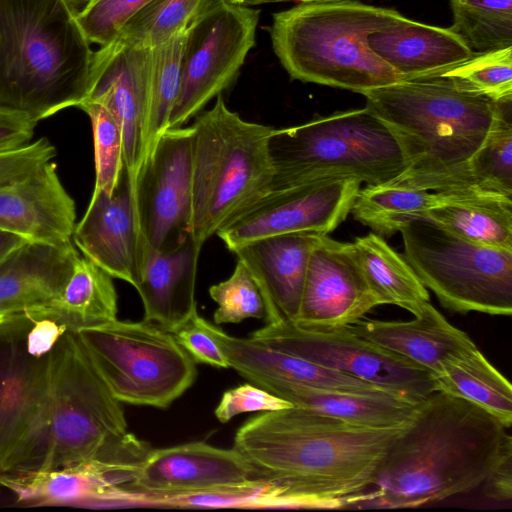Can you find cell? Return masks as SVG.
<instances>
[{"mask_svg": "<svg viewBox=\"0 0 512 512\" xmlns=\"http://www.w3.org/2000/svg\"><path fill=\"white\" fill-rule=\"evenodd\" d=\"M151 0H89L77 20L90 43L112 42L123 26Z\"/></svg>", "mask_w": 512, "mask_h": 512, "instance_id": "42", "label": "cell"}, {"mask_svg": "<svg viewBox=\"0 0 512 512\" xmlns=\"http://www.w3.org/2000/svg\"><path fill=\"white\" fill-rule=\"evenodd\" d=\"M260 10L210 0L187 28L180 91L169 128H181L236 78L255 45Z\"/></svg>", "mask_w": 512, "mask_h": 512, "instance_id": "12", "label": "cell"}, {"mask_svg": "<svg viewBox=\"0 0 512 512\" xmlns=\"http://www.w3.org/2000/svg\"><path fill=\"white\" fill-rule=\"evenodd\" d=\"M250 337L275 349L383 387L412 402H420L435 391L429 372L357 335L350 328L310 330L281 321L267 323Z\"/></svg>", "mask_w": 512, "mask_h": 512, "instance_id": "13", "label": "cell"}, {"mask_svg": "<svg viewBox=\"0 0 512 512\" xmlns=\"http://www.w3.org/2000/svg\"><path fill=\"white\" fill-rule=\"evenodd\" d=\"M450 2V28L475 55L512 47V0Z\"/></svg>", "mask_w": 512, "mask_h": 512, "instance_id": "36", "label": "cell"}, {"mask_svg": "<svg viewBox=\"0 0 512 512\" xmlns=\"http://www.w3.org/2000/svg\"><path fill=\"white\" fill-rule=\"evenodd\" d=\"M442 76L494 102L512 99V47L476 55Z\"/></svg>", "mask_w": 512, "mask_h": 512, "instance_id": "40", "label": "cell"}, {"mask_svg": "<svg viewBox=\"0 0 512 512\" xmlns=\"http://www.w3.org/2000/svg\"><path fill=\"white\" fill-rule=\"evenodd\" d=\"M55 156L56 148L45 137L19 148L0 151V189L30 177Z\"/></svg>", "mask_w": 512, "mask_h": 512, "instance_id": "43", "label": "cell"}, {"mask_svg": "<svg viewBox=\"0 0 512 512\" xmlns=\"http://www.w3.org/2000/svg\"><path fill=\"white\" fill-rule=\"evenodd\" d=\"M484 495L497 502H507L512 498V457L498 465L485 479Z\"/></svg>", "mask_w": 512, "mask_h": 512, "instance_id": "48", "label": "cell"}, {"mask_svg": "<svg viewBox=\"0 0 512 512\" xmlns=\"http://www.w3.org/2000/svg\"><path fill=\"white\" fill-rule=\"evenodd\" d=\"M32 324L26 312L0 323V474L42 470L49 450L51 353L28 351Z\"/></svg>", "mask_w": 512, "mask_h": 512, "instance_id": "11", "label": "cell"}, {"mask_svg": "<svg viewBox=\"0 0 512 512\" xmlns=\"http://www.w3.org/2000/svg\"><path fill=\"white\" fill-rule=\"evenodd\" d=\"M192 153L191 126L166 129L134 176L135 205L149 251L174 250L191 236Z\"/></svg>", "mask_w": 512, "mask_h": 512, "instance_id": "14", "label": "cell"}, {"mask_svg": "<svg viewBox=\"0 0 512 512\" xmlns=\"http://www.w3.org/2000/svg\"><path fill=\"white\" fill-rule=\"evenodd\" d=\"M150 68V50L116 38L94 51L85 98L104 105L119 121L125 165L134 176L146 154Z\"/></svg>", "mask_w": 512, "mask_h": 512, "instance_id": "18", "label": "cell"}, {"mask_svg": "<svg viewBox=\"0 0 512 512\" xmlns=\"http://www.w3.org/2000/svg\"><path fill=\"white\" fill-rule=\"evenodd\" d=\"M367 280L379 305L391 304L417 315L429 302L427 288L404 255L391 248L383 237L370 232L353 242Z\"/></svg>", "mask_w": 512, "mask_h": 512, "instance_id": "32", "label": "cell"}, {"mask_svg": "<svg viewBox=\"0 0 512 512\" xmlns=\"http://www.w3.org/2000/svg\"><path fill=\"white\" fill-rule=\"evenodd\" d=\"M36 124L28 114L0 106V151L31 142Z\"/></svg>", "mask_w": 512, "mask_h": 512, "instance_id": "46", "label": "cell"}, {"mask_svg": "<svg viewBox=\"0 0 512 512\" xmlns=\"http://www.w3.org/2000/svg\"><path fill=\"white\" fill-rule=\"evenodd\" d=\"M8 315H2L0 314V323H2L6 318H7Z\"/></svg>", "mask_w": 512, "mask_h": 512, "instance_id": "52", "label": "cell"}, {"mask_svg": "<svg viewBox=\"0 0 512 512\" xmlns=\"http://www.w3.org/2000/svg\"><path fill=\"white\" fill-rule=\"evenodd\" d=\"M461 196L391 184L366 185L360 188L351 212L358 222L381 237L400 232L408 221L422 217L430 209Z\"/></svg>", "mask_w": 512, "mask_h": 512, "instance_id": "34", "label": "cell"}, {"mask_svg": "<svg viewBox=\"0 0 512 512\" xmlns=\"http://www.w3.org/2000/svg\"><path fill=\"white\" fill-rule=\"evenodd\" d=\"M127 483L96 461L72 466L0 474V486L18 503L31 506H74L93 508L112 486Z\"/></svg>", "mask_w": 512, "mask_h": 512, "instance_id": "29", "label": "cell"}, {"mask_svg": "<svg viewBox=\"0 0 512 512\" xmlns=\"http://www.w3.org/2000/svg\"><path fill=\"white\" fill-rule=\"evenodd\" d=\"M76 333L120 403L164 409L196 379L195 360L171 332L151 322L115 319Z\"/></svg>", "mask_w": 512, "mask_h": 512, "instance_id": "10", "label": "cell"}, {"mask_svg": "<svg viewBox=\"0 0 512 512\" xmlns=\"http://www.w3.org/2000/svg\"><path fill=\"white\" fill-rule=\"evenodd\" d=\"M113 277L86 257L79 256L60 298L52 305L27 310L53 318L77 331L117 319Z\"/></svg>", "mask_w": 512, "mask_h": 512, "instance_id": "30", "label": "cell"}, {"mask_svg": "<svg viewBox=\"0 0 512 512\" xmlns=\"http://www.w3.org/2000/svg\"><path fill=\"white\" fill-rule=\"evenodd\" d=\"M50 445L42 470L96 461L133 479L151 446L128 431L124 411L76 331L51 352Z\"/></svg>", "mask_w": 512, "mask_h": 512, "instance_id": "5", "label": "cell"}, {"mask_svg": "<svg viewBox=\"0 0 512 512\" xmlns=\"http://www.w3.org/2000/svg\"><path fill=\"white\" fill-rule=\"evenodd\" d=\"M227 1L235 3V4H239L241 0H227Z\"/></svg>", "mask_w": 512, "mask_h": 512, "instance_id": "53", "label": "cell"}, {"mask_svg": "<svg viewBox=\"0 0 512 512\" xmlns=\"http://www.w3.org/2000/svg\"><path fill=\"white\" fill-rule=\"evenodd\" d=\"M367 45L401 81L440 76L476 56L450 27L403 15L370 33Z\"/></svg>", "mask_w": 512, "mask_h": 512, "instance_id": "22", "label": "cell"}, {"mask_svg": "<svg viewBox=\"0 0 512 512\" xmlns=\"http://www.w3.org/2000/svg\"><path fill=\"white\" fill-rule=\"evenodd\" d=\"M268 150L270 189L325 179L386 184L410 166L397 137L366 107L274 128Z\"/></svg>", "mask_w": 512, "mask_h": 512, "instance_id": "7", "label": "cell"}, {"mask_svg": "<svg viewBox=\"0 0 512 512\" xmlns=\"http://www.w3.org/2000/svg\"><path fill=\"white\" fill-rule=\"evenodd\" d=\"M378 305L353 242L323 235L311 252L292 323L310 330L349 328Z\"/></svg>", "mask_w": 512, "mask_h": 512, "instance_id": "16", "label": "cell"}, {"mask_svg": "<svg viewBox=\"0 0 512 512\" xmlns=\"http://www.w3.org/2000/svg\"><path fill=\"white\" fill-rule=\"evenodd\" d=\"M157 501L161 508L300 509L297 499L285 484L263 475L237 485L162 493Z\"/></svg>", "mask_w": 512, "mask_h": 512, "instance_id": "35", "label": "cell"}, {"mask_svg": "<svg viewBox=\"0 0 512 512\" xmlns=\"http://www.w3.org/2000/svg\"><path fill=\"white\" fill-rule=\"evenodd\" d=\"M186 33L187 29L180 31L167 42L150 50V98L146 154L156 138L168 129L170 115L181 86V63Z\"/></svg>", "mask_w": 512, "mask_h": 512, "instance_id": "37", "label": "cell"}, {"mask_svg": "<svg viewBox=\"0 0 512 512\" xmlns=\"http://www.w3.org/2000/svg\"><path fill=\"white\" fill-rule=\"evenodd\" d=\"M391 185L448 194L511 198L512 99L498 102L485 140L468 160L440 173Z\"/></svg>", "mask_w": 512, "mask_h": 512, "instance_id": "25", "label": "cell"}, {"mask_svg": "<svg viewBox=\"0 0 512 512\" xmlns=\"http://www.w3.org/2000/svg\"><path fill=\"white\" fill-rule=\"evenodd\" d=\"M27 242L25 239L0 230V262L15 248Z\"/></svg>", "mask_w": 512, "mask_h": 512, "instance_id": "49", "label": "cell"}, {"mask_svg": "<svg viewBox=\"0 0 512 512\" xmlns=\"http://www.w3.org/2000/svg\"><path fill=\"white\" fill-rule=\"evenodd\" d=\"M349 328L431 376L450 356L476 347L466 332L448 322L430 302L410 321L361 319Z\"/></svg>", "mask_w": 512, "mask_h": 512, "instance_id": "27", "label": "cell"}, {"mask_svg": "<svg viewBox=\"0 0 512 512\" xmlns=\"http://www.w3.org/2000/svg\"><path fill=\"white\" fill-rule=\"evenodd\" d=\"M422 217L469 241L512 250V198L461 195L430 209Z\"/></svg>", "mask_w": 512, "mask_h": 512, "instance_id": "33", "label": "cell"}, {"mask_svg": "<svg viewBox=\"0 0 512 512\" xmlns=\"http://www.w3.org/2000/svg\"><path fill=\"white\" fill-rule=\"evenodd\" d=\"M361 184L325 179L269 189L234 215L216 235L232 251L261 237L313 231L328 235L343 223Z\"/></svg>", "mask_w": 512, "mask_h": 512, "instance_id": "15", "label": "cell"}, {"mask_svg": "<svg viewBox=\"0 0 512 512\" xmlns=\"http://www.w3.org/2000/svg\"><path fill=\"white\" fill-rule=\"evenodd\" d=\"M89 0H68V2L76 9L80 10Z\"/></svg>", "mask_w": 512, "mask_h": 512, "instance_id": "51", "label": "cell"}, {"mask_svg": "<svg viewBox=\"0 0 512 512\" xmlns=\"http://www.w3.org/2000/svg\"><path fill=\"white\" fill-rule=\"evenodd\" d=\"M480 406L433 391L345 509L414 508L480 487L512 457V437Z\"/></svg>", "mask_w": 512, "mask_h": 512, "instance_id": "1", "label": "cell"}, {"mask_svg": "<svg viewBox=\"0 0 512 512\" xmlns=\"http://www.w3.org/2000/svg\"><path fill=\"white\" fill-rule=\"evenodd\" d=\"M202 247L190 236L174 250L149 251L135 287L145 321L174 333L197 314L195 287Z\"/></svg>", "mask_w": 512, "mask_h": 512, "instance_id": "26", "label": "cell"}, {"mask_svg": "<svg viewBox=\"0 0 512 512\" xmlns=\"http://www.w3.org/2000/svg\"><path fill=\"white\" fill-rule=\"evenodd\" d=\"M299 2V3H312V2H330V1H341V0H241L240 5L244 6H256L261 4L269 3H280V2Z\"/></svg>", "mask_w": 512, "mask_h": 512, "instance_id": "50", "label": "cell"}, {"mask_svg": "<svg viewBox=\"0 0 512 512\" xmlns=\"http://www.w3.org/2000/svg\"><path fill=\"white\" fill-rule=\"evenodd\" d=\"M366 108L397 137L409 168L388 184L443 172L485 140L498 102L459 89L449 78L399 81L364 92Z\"/></svg>", "mask_w": 512, "mask_h": 512, "instance_id": "6", "label": "cell"}, {"mask_svg": "<svg viewBox=\"0 0 512 512\" xmlns=\"http://www.w3.org/2000/svg\"><path fill=\"white\" fill-rule=\"evenodd\" d=\"M27 314L33 317V324L27 333L28 351L37 357L48 355L68 329L67 326L50 317Z\"/></svg>", "mask_w": 512, "mask_h": 512, "instance_id": "47", "label": "cell"}, {"mask_svg": "<svg viewBox=\"0 0 512 512\" xmlns=\"http://www.w3.org/2000/svg\"><path fill=\"white\" fill-rule=\"evenodd\" d=\"M191 236L204 243L239 211L270 189L268 139L273 127L231 111L222 95L191 125Z\"/></svg>", "mask_w": 512, "mask_h": 512, "instance_id": "8", "label": "cell"}, {"mask_svg": "<svg viewBox=\"0 0 512 512\" xmlns=\"http://www.w3.org/2000/svg\"><path fill=\"white\" fill-rule=\"evenodd\" d=\"M325 234L300 231L261 237L237 246V256L256 282L267 323L294 322L311 252Z\"/></svg>", "mask_w": 512, "mask_h": 512, "instance_id": "20", "label": "cell"}, {"mask_svg": "<svg viewBox=\"0 0 512 512\" xmlns=\"http://www.w3.org/2000/svg\"><path fill=\"white\" fill-rule=\"evenodd\" d=\"M402 14L359 1L299 3L273 14V50L290 77L361 93L401 81L368 47Z\"/></svg>", "mask_w": 512, "mask_h": 512, "instance_id": "4", "label": "cell"}, {"mask_svg": "<svg viewBox=\"0 0 512 512\" xmlns=\"http://www.w3.org/2000/svg\"><path fill=\"white\" fill-rule=\"evenodd\" d=\"M291 406L293 404L289 401L247 383L225 391L214 413L221 423H227L241 413L274 411Z\"/></svg>", "mask_w": 512, "mask_h": 512, "instance_id": "44", "label": "cell"}, {"mask_svg": "<svg viewBox=\"0 0 512 512\" xmlns=\"http://www.w3.org/2000/svg\"><path fill=\"white\" fill-rule=\"evenodd\" d=\"M72 242L110 276L137 286L149 248L137 215L134 175L126 166L111 194L92 193Z\"/></svg>", "mask_w": 512, "mask_h": 512, "instance_id": "17", "label": "cell"}, {"mask_svg": "<svg viewBox=\"0 0 512 512\" xmlns=\"http://www.w3.org/2000/svg\"><path fill=\"white\" fill-rule=\"evenodd\" d=\"M75 220V202L53 161L30 177L0 189L1 231L28 242L64 244L72 241Z\"/></svg>", "mask_w": 512, "mask_h": 512, "instance_id": "21", "label": "cell"}, {"mask_svg": "<svg viewBox=\"0 0 512 512\" xmlns=\"http://www.w3.org/2000/svg\"><path fill=\"white\" fill-rule=\"evenodd\" d=\"M209 294L217 303L213 316L216 325L266 317L261 292L246 266L239 260L232 275L211 286Z\"/></svg>", "mask_w": 512, "mask_h": 512, "instance_id": "41", "label": "cell"}, {"mask_svg": "<svg viewBox=\"0 0 512 512\" xmlns=\"http://www.w3.org/2000/svg\"><path fill=\"white\" fill-rule=\"evenodd\" d=\"M79 254L64 244L25 242L0 262V314L10 315L56 302Z\"/></svg>", "mask_w": 512, "mask_h": 512, "instance_id": "24", "label": "cell"}, {"mask_svg": "<svg viewBox=\"0 0 512 512\" xmlns=\"http://www.w3.org/2000/svg\"><path fill=\"white\" fill-rule=\"evenodd\" d=\"M432 379L435 391L470 401L511 427V384L477 347L447 358Z\"/></svg>", "mask_w": 512, "mask_h": 512, "instance_id": "31", "label": "cell"}, {"mask_svg": "<svg viewBox=\"0 0 512 512\" xmlns=\"http://www.w3.org/2000/svg\"><path fill=\"white\" fill-rule=\"evenodd\" d=\"M402 430L361 427L293 405L247 419L234 448L259 474L289 487L302 509H345L370 487Z\"/></svg>", "mask_w": 512, "mask_h": 512, "instance_id": "2", "label": "cell"}, {"mask_svg": "<svg viewBox=\"0 0 512 512\" xmlns=\"http://www.w3.org/2000/svg\"><path fill=\"white\" fill-rule=\"evenodd\" d=\"M209 1L151 0L123 26L116 38L137 49H154L186 30Z\"/></svg>", "mask_w": 512, "mask_h": 512, "instance_id": "38", "label": "cell"}, {"mask_svg": "<svg viewBox=\"0 0 512 512\" xmlns=\"http://www.w3.org/2000/svg\"><path fill=\"white\" fill-rule=\"evenodd\" d=\"M196 320L215 340L230 368L243 378L255 375L330 391L398 396L383 387L275 349L251 337L241 338L227 334L199 315Z\"/></svg>", "mask_w": 512, "mask_h": 512, "instance_id": "23", "label": "cell"}, {"mask_svg": "<svg viewBox=\"0 0 512 512\" xmlns=\"http://www.w3.org/2000/svg\"><path fill=\"white\" fill-rule=\"evenodd\" d=\"M68 0H0V106L36 122L88 93L94 51Z\"/></svg>", "mask_w": 512, "mask_h": 512, "instance_id": "3", "label": "cell"}, {"mask_svg": "<svg viewBox=\"0 0 512 512\" xmlns=\"http://www.w3.org/2000/svg\"><path fill=\"white\" fill-rule=\"evenodd\" d=\"M238 452L205 442L151 449L134 474L122 484L156 493H180L237 485L260 476Z\"/></svg>", "mask_w": 512, "mask_h": 512, "instance_id": "19", "label": "cell"}, {"mask_svg": "<svg viewBox=\"0 0 512 512\" xmlns=\"http://www.w3.org/2000/svg\"><path fill=\"white\" fill-rule=\"evenodd\" d=\"M250 383L285 399L361 427L389 430L406 427L420 402L391 395H363L318 389L280 379L248 375Z\"/></svg>", "mask_w": 512, "mask_h": 512, "instance_id": "28", "label": "cell"}, {"mask_svg": "<svg viewBox=\"0 0 512 512\" xmlns=\"http://www.w3.org/2000/svg\"><path fill=\"white\" fill-rule=\"evenodd\" d=\"M197 314L172 334L195 362L209 364L217 368H230L228 360L215 340L197 322Z\"/></svg>", "mask_w": 512, "mask_h": 512, "instance_id": "45", "label": "cell"}, {"mask_svg": "<svg viewBox=\"0 0 512 512\" xmlns=\"http://www.w3.org/2000/svg\"><path fill=\"white\" fill-rule=\"evenodd\" d=\"M77 108L88 115L92 126L95 163L93 192L111 194L126 166L122 127L116 117L98 102L84 100Z\"/></svg>", "mask_w": 512, "mask_h": 512, "instance_id": "39", "label": "cell"}, {"mask_svg": "<svg viewBox=\"0 0 512 512\" xmlns=\"http://www.w3.org/2000/svg\"><path fill=\"white\" fill-rule=\"evenodd\" d=\"M400 232L406 261L444 308L512 314V250L469 241L427 217L408 221Z\"/></svg>", "mask_w": 512, "mask_h": 512, "instance_id": "9", "label": "cell"}]
</instances>
